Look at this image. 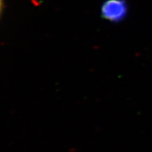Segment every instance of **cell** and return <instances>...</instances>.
<instances>
[{
    "label": "cell",
    "mask_w": 152,
    "mask_h": 152,
    "mask_svg": "<svg viewBox=\"0 0 152 152\" xmlns=\"http://www.w3.org/2000/svg\"><path fill=\"white\" fill-rule=\"evenodd\" d=\"M128 7L125 0H107L102 7V16L111 22H120L128 14Z\"/></svg>",
    "instance_id": "cell-1"
},
{
    "label": "cell",
    "mask_w": 152,
    "mask_h": 152,
    "mask_svg": "<svg viewBox=\"0 0 152 152\" xmlns=\"http://www.w3.org/2000/svg\"><path fill=\"white\" fill-rule=\"evenodd\" d=\"M1 0H0V8H1Z\"/></svg>",
    "instance_id": "cell-2"
}]
</instances>
